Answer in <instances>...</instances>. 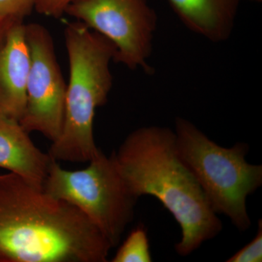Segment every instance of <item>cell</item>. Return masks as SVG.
<instances>
[{
  "mask_svg": "<svg viewBox=\"0 0 262 262\" xmlns=\"http://www.w3.org/2000/svg\"><path fill=\"white\" fill-rule=\"evenodd\" d=\"M14 25L15 24L7 23V22L3 21V20H0V43H1L2 41L4 39L7 32H8L10 27Z\"/></svg>",
  "mask_w": 262,
  "mask_h": 262,
  "instance_id": "cell-15",
  "label": "cell"
},
{
  "mask_svg": "<svg viewBox=\"0 0 262 262\" xmlns=\"http://www.w3.org/2000/svg\"><path fill=\"white\" fill-rule=\"evenodd\" d=\"M227 262L262 261V220H258V232L254 238L232 255Z\"/></svg>",
  "mask_w": 262,
  "mask_h": 262,
  "instance_id": "cell-13",
  "label": "cell"
},
{
  "mask_svg": "<svg viewBox=\"0 0 262 262\" xmlns=\"http://www.w3.org/2000/svg\"><path fill=\"white\" fill-rule=\"evenodd\" d=\"M20 122L0 115V168L43 190L53 160L34 145Z\"/></svg>",
  "mask_w": 262,
  "mask_h": 262,
  "instance_id": "cell-9",
  "label": "cell"
},
{
  "mask_svg": "<svg viewBox=\"0 0 262 262\" xmlns=\"http://www.w3.org/2000/svg\"><path fill=\"white\" fill-rule=\"evenodd\" d=\"M30 53L27 103L20 124L30 134L39 132L52 142L64 122L67 84L57 61L51 33L42 24H25Z\"/></svg>",
  "mask_w": 262,
  "mask_h": 262,
  "instance_id": "cell-7",
  "label": "cell"
},
{
  "mask_svg": "<svg viewBox=\"0 0 262 262\" xmlns=\"http://www.w3.org/2000/svg\"><path fill=\"white\" fill-rule=\"evenodd\" d=\"M37 0H0V20L12 24L24 23Z\"/></svg>",
  "mask_w": 262,
  "mask_h": 262,
  "instance_id": "cell-12",
  "label": "cell"
},
{
  "mask_svg": "<svg viewBox=\"0 0 262 262\" xmlns=\"http://www.w3.org/2000/svg\"><path fill=\"white\" fill-rule=\"evenodd\" d=\"M175 14L191 32L211 42L232 35L242 0H168Z\"/></svg>",
  "mask_w": 262,
  "mask_h": 262,
  "instance_id": "cell-10",
  "label": "cell"
},
{
  "mask_svg": "<svg viewBox=\"0 0 262 262\" xmlns=\"http://www.w3.org/2000/svg\"><path fill=\"white\" fill-rule=\"evenodd\" d=\"M73 0H37L34 10L39 14L59 18L64 14L67 6Z\"/></svg>",
  "mask_w": 262,
  "mask_h": 262,
  "instance_id": "cell-14",
  "label": "cell"
},
{
  "mask_svg": "<svg viewBox=\"0 0 262 262\" xmlns=\"http://www.w3.org/2000/svg\"><path fill=\"white\" fill-rule=\"evenodd\" d=\"M64 41L70 63L64 122L48 153L56 161L86 163L99 150L94 117L96 110L107 102L113 88L110 64L116 50L106 38L77 20L66 26Z\"/></svg>",
  "mask_w": 262,
  "mask_h": 262,
  "instance_id": "cell-3",
  "label": "cell"
},
{
  "mask_svg": "<svg viewBox=\"0 0 262 262\" xmlns=\"http://www.w3.org/2000/svg\"><path fill=\"white\" fill-rule=\"evenodd\" d=\"M114 154L133 194L155 196L180 226L178 254L188 256L220 233L222 222L177 155L174 130L156 125L136 129Z\"/></svg>",
  "mask_w": 262,
  "mask_h": 262,
  "instance_id": "cell-2",
  "label": "cell"
},
{
  "mask_svg": "<svg viewBox=\"0 0 262 262\" xmlns=\"http://www.w3.org/2000/svg\"><path fill=\"white\" fill-rule=\"evenodd\" d=\"M152 261L149 237L144 226L133 229L117 250L113 262H151Z\"/></svg>",
  "mask_w": 262,
  "mask_h": 262,
  "instance_id": "cell-11",
  "label": "cell"
},
{
  "mask_svg": "<svg viewBox=\"0 0 262 262\" xmlns=\"http://www.w3.org/2000/svg\"><path fill=\"white\" fill-rule=\"evenodd\" d=\"M242 1H244V0H242ZM246 1H249V2H252V3H261L262 0H246Z\"/></svg>",
  "mask_w": 262,
  "mask_h": 262,
  "instance_id": "cell-16",
  "label": "cell"
},
{
  "mask_svg": "<svg viewBox=\"0 0 262 262\" xmlns=\"http://www.w3.org/2000/svg\"><path fill=\"white\" fill-rule=\"evenodd\" d=\"M43 191L80 210L113 248L134 220L139 199L120 173L114 151L108 157L100 149L82 170H65L53 160Z\"/></svg>",
  "mask_w": 262,
  "mask_h": 262,
  "instance_id": "cell-5",
  "label": "cell"
},
{
  "mask_svg": "<svg viewBox=\"0 0 262 262\" xmlns=\"http://www.w3.org/2000/svg\"><path fill=\"white\" fill-rule=\"evenodd\" d=\"M30 53L25 24L10 27L0 43V115L20 122L27 103Z\"/></svg>",
  "mask_w": 262,
  "mask_h": 262,
  "instance_id": "cell-8",
  "label": "cell"
},
{
  "mask_svg": "<svg viewBox=\"0 0 262 262\" xmlns=\"http://www.w3.org/2000/svg\"><path fill=\"white\" fill-rule=\"evenodd\" d=\"M179 158L201 186L215 213L225 215L239 231L251 222L246 201L262 184V166L246 160L248 146L222 147L192 122L177 117L174 129Z\"/></svg>",
  "mask_w": 262,
  "mask_h": 262,
  "instance_id": "cell-4",
  "label": "cell"
},
{
  "mask_svg": "<svg viewBox=\"0 0 262 262\" xmlns=\"http://www.w3.org/2000/svg\"><path fill=\"white\" fill-rule=\"evenodd\" d=\"M112 248L76 207L0 175V262H106Z\"/></svg>",
  "mask_w": 262,
  "mask_h": 262,
  "instance_id": "cell-1",
  "label": "cell"
},
{
  "mask_svg": "<svg viewBox=\"0 0 262 262\" xmlns=\"http://www.w3.org/2000/svg\"><path fill=\"white\" fill-rule=\"evenodd\" d=\"M64 14L113 43L116 50L114 61L130 70L154 72L148 61L158 16L148 0H73Z\"/></svg>",
  "mask_w": 262,
  "mask_h": 262,
  "instance_id": "cell-6",
  "label": "cell"
}]
</instances>
